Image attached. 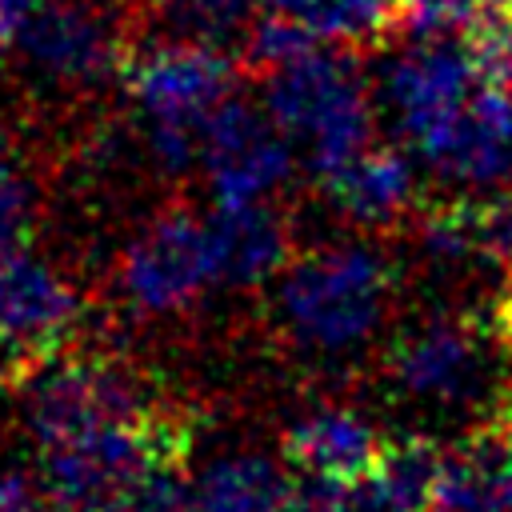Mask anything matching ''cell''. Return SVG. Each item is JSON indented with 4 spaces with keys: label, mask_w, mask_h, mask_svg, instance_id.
I'll list each match as a JSON object with an SVG mask.
<instances>
[{
    "label": "cell",
    "mask_w": 512,
    "mask_h": 512,
    "mask_svg": "<svg viewBox=\"0 0 512 512\" xmlns=\"http://www.w3.org/2000/svg\"><path fill=\"white\" fill-rule=\"evenodd\" d=\"M392 300V268L364 240H336L292 256L272 280V316L292 348L320 360L364 352Z\"/></svg>",
    "instance_id": "cell-1"
},
{
    "label": "cell",
    "mask_w": 512,
    "mask_h": 512,
    "mask_svg": "<svg viewBox=\"0 0 512 512\" xmlns=\"http://www.w3.org/2000/svg\"><path fill=\"white\" fill-rule=\"evenodd\" d=\"M260 104L292 140L296 160L328 180L356 160L376 132V100L360 64L336 44H320L296 64L264 76Z\"/></svg>",
    "instance_id": "cell-2"
},
{
    "label": "cell",
    "mask_w": 512,
    "mask_h": 512,
    "mask_svg": "<svg viewBox=\"0 0 512 512\" xmlns=\"http://www.w3.org/2000/svg\"><path fill=\"white\" fill-rule=\"evenodd\" d=\"M232 56L192 40H164L124 64V88L144 128V148L160 172L200 168L208 116L232 96Z\"/></svg>",
    "instance_id": "cell-3"
},
{
    "label": "cell",
    "mask_w": 512,
    "mask_h": 512,
    "mask_svg": "<svg viewBox=\"0 0 512 512\" xmlns=\"http://www.w3.org/2000/svg\"><path fill=\"white\" fill-rule=\"evenodd\" d=\"M20 412L40 452L112 420L152 416L140 380L124 364L100 356L32 360V372L20 388Z\"/></svg>",
    "instance_id": "cell-4"
},
{
    "label": "cell",
    "mask_w": 512,
    "mask_h": 512,
    "mask_svg": "<svg viewBox=\"0 0 512 512\" xmlns=\"http://www.w3.org/2000/svg\"><path fill=\"white\" fill-rule=\"evenodd\" d=\"M184 452V432L156 412L140 420H112L40 452V480L52 496L116 508L120 496L160 460Z\"/></svg>",
    "instance_id": "cell-5"
},
{
    "label": "cell",
    "mask_w": 512,
    "mask_h": 512,
    "mask_svg": "<svg viewBox=\"0 0 512 512\" xmlns=\"http://www.w3.org/2000/svg\"><path fill=\"white\" fill-rule=\"evenodd\" d=\"M388 384L424 408H480L492 384V348L468 316H428L384 360Z\"/></svg>",
    "instance_id": "cell-6"
},
{
    "label": "cell",
    "mask_w": 512,
    "mask_h": 512,
    "mask_svg": "<svg viewBox=\"0 0 512 512\" xmlns=\"http://www.w3.org/2000/svg\"><path fill=\"white\" fill-rule=\"evenodd\" d=\"M484 80L468 32H408L384 72L380 108L388 112L396 136L412 148L436 124H444Z\"/></svg>",
    "instance_id": "cell-7"
},
{
    "label": "cell",
    "mask_w": 512,
    "mask_h": 512,
    "mask_svg": "<svg viewBox=\"0 0 512 512\" xmlns=\"http://www.w3.org/2000/svg\"><path fill=\"white\" fill-rule=\"evenodd\" d=\"M116 288L140 316H180L200 304L216 288L204 216L176 208L148 220L120 252Z\"/></svg>",
    "instance_id": "cell-8"
},
{
    "label": "cell",
    "mask_w": 512,
    "mask_h": 512,
    "mask_svg": "<svg viewBox=\"0 0 512 512\" xmlns=\"http://www.w3.org/2000/svg\"><path fill=\"white\" fill-rule=\"evenodd\" d=\"M296 148L268 116L264 104L244 96H228L204 124L200 136V172L212 192V204H256L272 200L292 168Z\"/></svg>",
    "instance_id": "cell-9"
},
{
    "label": "cell",
    "mask_w": 512,
    "mask_h": 512,
    "mask_svg": "<svg viewBox=\"0 0 512 512\" xmlns=\"http://www.w3.org/2000/svg\"><path fill=\"white\" fill-rule=\"evenodd\" d=\"M408 152L424 172L460 192H496L512 184V92L480 80L476 92Z\"/></svg>",
    "instance_id": "cell-10"
},
{
    "label": "cell",
    "mask_w": 512,
    "mask_h": 512,
    "mask_svg": "<svg viewBox=\"0 0 512 512\" xmlns=\"http://www.w3.org/2000/svg\"><path fill=\"white\" fill-rule=\"evenodd\" d=\"M16 48L52 84H100L128 64L116 20L88 0H40Z\"/></svg>",
    "instance_id": "cell-11"
},
{
    "label": "cell",
    "mask_w": 512,
    "mask_h": 512,
    "mask_svg": "<svg viewBox=\"0 0 512 512\" xmlns=\"http://www.w3.org/2000/svg\"><path fill=\"white\" fill-rule=\"evenodd\" d=\"M80 288L32 248L0 256V348L28 360L52 356L80 324Z\"/></svg>",
    "instance_id": "cell-12"
},
{
    "label": "cell",
    "mask_w": 512,
    "mask_h": 512,
    "mask_svg": "<svg viewBox=\"0 0 512 512\" xmlns=\"http://www.w3.org/2000/svg\"><path fill=\"white\" fill-rule=\"evenodd\" d=\"M204 232L216 268V288L272 284L292 260V232L272 200L212 204V212H204Z\"/></svg>",
    "instance_id": "cell-13"
},
{
    "label": "cell",
    "mask_w": 512,
    "mask_h": 512,
    "mask_svg": "<svg viewBox=\"0 0 512 512\" xmlns=\"http://www.w3.org/2000/svg\"><path fill=\"white\" fill-rule=\"evenodd\" d=\"M380 452L384 440L376 420L364 408L340 400H320L304 408L284 432V460L292 472H312L340 484L360 476Z\"/></svg>",
    "instance_id": "cell-14"
},
{
    "label": "cell",
    "mask_w": 512,
    "mask_h": 512,
    "mask_svg": "<svg viewBox=\"0 0 512 512\" xmlns=\"http://www.w3.org/2000/svg\"><path fill=\"white\" fill-rule=\"evenodd\" d=\"M416 168L404 148L396 144H368L356 160H348L340 172H332L324 184L328 204L360 224V228H380L412 212L416 204Z\"/></svg>",
    "instance_id": "cell-15"
},
{
    "label": "cell",
    "mask_w": 512,
    "mask_h": 512,
    "mask_svg": "<svg viewBox=\"0 0 512 512\" xmlns=\"http://www.w3.org/2000/svg\"><path fill=\"white\" fill-rule=\"evenodd\" d=\"M444 472L432 440L384 444V452L340 488V512H428Z\"/></svg>",
    "instance_id": "cell-16"
},
{
    "label": "cell",
    "mask_w": 512,
    "mask_h": 512,
    "mask_svg": "<svg viewBox=\"0 0 512 512\" xmlns=\"http://www.w3.org/2000/svg\"><path fill=\"white\" fill-rule=\"evenodd\" d=\"M288 472L260 452H228L192 476L184 512H276Z\"/></svg>",
    "instance_id": "cell-17"
},
{
    "label": "cell",
    "mask_w": 512,
    "mask_h": 512,
    "mask_svg": "<svg viewBox=\"0 0 512 512\" xmlns=\"http://www.w3.org/2000/svg\"><path fill=\"white\" fill-rule=\"evenodd\" d=\"M396 16H400V0H304L296 20L308 24V32L320 44L352 48L384 36V28Z\"/></svg>",
    "instance_id": "cell-18"
},
{
    "label": "cell",
    "mask_w": 512,
    "mask_h": 512,
    "mask_svg": "<svg viewBox=\"0 0 512 512\" xmlns=\"http://www.w3.org/2000/svg\"><path fill=\"white\" fill-rule=\"evenodd\" d=\"M168 24L176 40L208 44V48H240L252 20H256V0H168Z\"/></svg>",
    "instance_id": "cell-19"
},
{
    "label": "cell",
    "mask_w": 512,
    "mask_h": 512,
    "mask_svg": "<svg viewBox=\"0 0 512 512\" xmlns=\"http://www.w3.org/2000/svg\"><path fill=\"white\" fill-rule=\"evenodd\" d=\"M312 48H320V40L308 32V24H300L296 16H280V12H256L240 56L244 64H252L256 72H280L288 64H296L300 56H308Z\"/></svg>",
    "instance_id": "cell-20"
},
{
    "label": "cell",
    "mask_w": 512,
    "mask_h": 512,
    "mask_svg": "<svg viewBox=\"0 0 512 512\" xmlns=\"http://www.w3.org/2000/svg\"><path fill=\"white\" fill-rule=\"evenodd\" d=\"M420 248L428 260L456 268L468 260H488L480 244V224H476V200H456L448 208H436L420 224Z\"/></svg>",
    "instance_id": "cell-21"
},
{
    "label": "cell",
    "mask_w": 512,
    "mask_h": 512,
    "mask_svg": "<svg viewBox=\"0 0 512 512\" xmlns=\"http://www.w3.org/2000/svg\"><path fill=\"white\" fill-rule=\"evenodd\" d=\"M192 496V476L184 472L180 456H168L160 464H152L124 496L112 512H184Z\"/></svg>",
    "instance_id": "cell-22"
},
{
    "label": "cell",
    "mask_w": 512,
    "mask_h": 512,
    "mask_svg": "<svg viewBox=\"0 0 512 512\" xmlns=\"http://www.w3.org/2000/svg\"><path fill=\"white\" fill-rule=\"evenodd\" d=\"M32 228H36V184L20 164L0 160V256L28 248Z\"/></svg>",
    "instance_id": "cell-23"
},
{
    "label": "cell",
    "mask_w": 512,
    "mask_h": 512,
    "mask_svg": "<svg viewBox=\"0 0 512 512\" xmlns=\"http://www.w3.org/2000/svg\"><path fill=\"white\" fill-rule=\"evenodd\" d=\"M496 0H400L408 32H468Z\"/></svg>",
    "instance_id": "cell-24"
},
{
    "label": "cell",
    "mask_w": 512,
    "mask_h": 512,
    "mask_svg": "<svg viewBox=\"0 0 512 512\" xmlns=\"http://www.w3.org/2000/svg\"><path fill=\"white\" fill-rule=\"evenodd\" d=\"M476 224H480L484 256L488 260H512V184L476 200Z\"/></svg>",
    "instance_id": "cell-25"
},
{
    "label": "cell",
    "mask_w": 512,
    "mask_h": 512,
    "mask_svg": "<svg viewBox=\"0 0 512 512\" xmlns=\"http://www.w3.org/2000/svg\"><path fill=\"white\" fill-rule=\"evenodd\" d=\"M340 488H344L340 480L292 472L276 512H340Z\"/></svg>",
    "instance_id": "cell-26"
},
{
    "label": "cell",
    "mask_w": 512,
    "mask_h": 512,
    "mask_svg": "<svg viewBox=\"0 0 512 512\" xmlns=\"http://www.w3.org/2000/svg\"><path fill=\"white\" fill-rule=\"evenodd\" d=\"M48 488L24 468H0V512H44Z\"/></svg>",
    "instance_id": "cell-27"
},
{
    "label": "cell",
    "mask_w": 512,
    "mask_h": 512,
    "mask_svg": "<svg viewBox=\"0 0 512 512\" xmlns=\"http://www.w3.org/2000/svg\"><path fill=\"white\" fill-rule=\"evenodd\" d=\"M36 4L40 0H0V52L16 48V40H20V32H24V24H28Z\"/></svg>",
    "instance_id": "cell-28"
},
{
    "label": "cell",
    "mask_w": 512,
    "mask_h": 512,
    "mask_svg": "<svg viewBox=\"0 0 512 512\" xmlns=\"http://www.w3.org/2000/svg\"><path fill=\"white\" fill-rule=\"evenodd\" d=\"M44 512H108V508H96V504H84V500H64V496H52L48 492Z\"/></svg>",
    "instance_id": "cell-29"
},
{
    "label": "cell",
    "mask_w": 512,
    "mask_h": 512,
    "mask_svg": "<svg viewBox=\"0 0 512 512\" xmlns=\"http://www.w3.org/2000/svg\"><path fill=\"white\" fill-rule=\"evenodd\" d=\"M496 8H500V12H512V0H496Z\"/></svg>",
    "instance_id": "cell-30"
},
{
    "label": "cell",
    "mask_w": 512,
    "mask_h": 512,
    "mask_svg": "<svg viewBox=\"0 0 512 512\" xmlns=\"http://www.w3.org/2000/svg\"><path fill=\"white\" fill-rule=\"evenodd\" d=\"M508 488H512V460H508Z\"/></svg>",
    "instance_id": "cell-31"
},
{
    "label": "cell",
    "mask_w": 512,
    "mask_h": 512,
    "mask_svg": "<svg viewBox=\"0 0 512 512\" xmlns=\"http://www.w3.org/2000/svg\"><path fill=\"white\" fill-rule=\"evenodd\" d=\"M156 4H168V0H156Z\"/></svg>",
    "instance_id": "cell-32"
}]
</instances>
